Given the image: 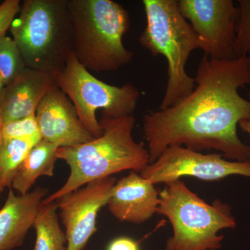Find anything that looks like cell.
<instances>
[{
	"mask_svg": "<svg viewBox=\"0 0 250 250\" xmlns=\"http://www.w3.org/2000/svg\"><path fill=\"white\" fill-rule=\"evenodd\" d=\"M9 30L26 67L56 76L72 53L68 0H24Z\"/></svg>",
	"mask_w": 250,
	"mask_h": 250,
	"instance_id": "5b68a950",
	"label": "cell"
},
{
	"mask_svg": "<svg viewBox=\"0 0 250 250\" xmlns=\"http://www.w3.org/2000/svg\"><path fill=\"white\" fill-rule=\"evenodd\" d=\"M140 175L153 185L167 184L182 177H193L207 182L231 175L250 178V161L228 160L222 154H202L180 146L166 148Z\"/></svg>",
	"mask_w": 250,
	"mask_h": 250,
	"instance_id": "ba28073f",
	"label": "cell"
},
{
	"mask_svg": "<svg viewBox=\"0 0 250 250\" xmlns=\"http://www.w3.org/2000/svg\"><path fill=\"white\" fill-rule=\"evenodd\" d=\"M20 0H5L0 4V38L5 36L21 10Z\"/></svg>",
	"mask_w": 250,
	"mask_h": 250,
	"instance_id": "44dd1931",
	"label": "cell"
},
{
	"mask_svg": "<svg viewBox=\"0 0 250 250\" xmlns=\"http://www.w3.org/2000/svg\"><path fill=\"white\" fill-rule=\"evenodd\" d=\"M117 182L114 177L93 181L57 200L65 228L67 250H82L96 231L98 213L107 205Z\"/></svg>",
	"mask_w": 250,
	"mask_h": 250,
	"instance_id": "30bf717a",
	"label": "cell"
},
{
	"mask_svg": "<svg viewBox=\"0 0 250 250\" xmlns=\"http://www.w3.org/2000/svg\"><path fill=\"white\" fill-rule=\"evenodd\" d=\"M248 97H249V98L250 99V90L249 91V93L248 94Z\"/></svg>",
	"mask_w": 250,
	"mask_h": 250,
	"instance_id": "484cf974",
	"label": "cell"
},
{
	"mask_svg": "<svg viewBox=\"0 0 250 250\" xmlns=\"http://www.w3.org/2000/svg\"><path fill=\"white\" fill-rule=\"evenodd\" d=\"M47 192V188L39 187L25 195H17L9 189L0 208V250H13L22 246L28 231L34 228Z\"/></svg>",
	"mask_w": 250,
	"mask_h": 250,
	"instance_id": "5bb4252c",
	"label": "cell"
},
{
	"mask_svg": "<svg viewBox=\"0 0 250 250\" xmlns=\"http://www.w3.org/2000/svg\"><path fill=\"white\" fill-rule=\"evenodd\" d=\"M21 51L12 38H0V75L5 85L16 80L26 68Z\"/></svg>",
	"mask_w": 250,
	"mask_h": 250,
	"instance_id": "ac0fdd59",
	"label": "cell"
},
{
	"mask_svg": "<svg viewBox=\"0 0 250 250\" xmlns=\"http://www.w3.org/2000/svg\"><path fill=\"white\" fill-rule=\"evenodd\" d=\"M240 16L233 52L236 57L250 58V0H239Z\"/></svg>",
	"mask_w": 250,
	"mask_h": 250,
	"instance_id": "ffe728a7",
	"label": "cell"
},
{
	"mask_svg": "<svg viewBox=\"0 0 250 250\" xmlns=\"http://www.w3.org/2000/svg\"><path fill=\"white\" fill-rule=\"evenodd\" d=\"M57 86L73 104L85 129L98 138L103 131L96 117L119 118L132 116L141 92L132 83L112 85L98 80L77 61L73 52L68 57L63 70L54 76Z\"/></svg>",
	"mask_w": 250,
	"mask_h": 250,
	"instance_id": "52a82bcc",
	"label": "cell"
},
{
	"mask_svg": "<svg viewBox=\"0 0 250 250\" xmlns=\"http://www.w3.org/2000/svg\"><path fill=\"white\" fill-rule=\"evenodd\" d=\"M5 87H6V85H4L2 78H1V75H0V103H1L3 95H4Z\"/></svg>",
	"mask_w": 250,
	"mask_h": 250,
	"instance_id": "cb8c5ba5",
	"label": "cell"
},
{
	"mask_svg": "<svg viewBox=\"0 0 250 250\" xmlns=\"http://www.w3.org/2000/svg\"><path fill=\"white\" fill-rule=\"evenodd\" d=\"M103 135L89 142L70 147H58L59 159L70 167L66 182L57 191L46 197L41 205L57 201L85 184L112 177L125 170L141 172L149 164L147 149L133 137L134 116L110 118L102 116Z\"/></svg>",
	"mask_w": 250,
	"mask_h": 250,
	"instance_id": "7a4b0ae2",
	"label": "cell"
},
{
	"mask_svg": "<svg viewBox=\"0 0 250 250\" xmlns=\"http://www.w3.org/2000/svg\"><path fill=\"white\" fill-rule=\"evenodd\" d=\"M147 25L139 42L153 56L165 57L167 81L159 109L164 110L187 98L195 87L186 71L194 50L200 49L196 33L181 14L177 0H143Z\"/></svg>",
	"mask_w": 250,
	"mask_h": 250,
	"instance_id": "277c9868",
	"label": "cell"
},
{
	"mask_svg": "<svg viewBox=\"0 0 250 250\" xmlns=\"http://www.w3.org/2000/svg\"><path fill=\"white\" fill-rule=\"evenodd\" d=\"M106 250H140L139 243L129 237H119L109 243Z\"/></svg>",
	"mask_w": 250,
	"mask_h": 250,
	"instance_id": "7402d4cb",
	"label": "cell"
},
{
	"mask_svg": "<svg viewBox=\"0 0 250 250\" xmlns=\"http://www.w3.org/2000/svg\"><path fill=\"white\" fill-rule=\"evenodd\" d=\"M159 205V193L154 185L135 171L116 182L107 203L117 220L137 225L152 218Z\"/></svg>",
	"mask_w": 250,
	"mask_h": 250,
	"instance_id": "7c38bea8",
	"label": "cell"
},
{
	"mask_svg": "<svg viewBox=\"0 0 250 250\" xmlns=\"http://www.w3.org/2000/svg\"><path fill=\"white\" fill-rule=\"evenodd\" d=\"M56 87L58 86L53 75L26 67L16 80L5 87L0 103L3 124L36 114L42 99Z\"/></svg>",
	"mask_w": 250,
	"mask_h": 250,
	"instance_id": "4fadbf2b",
	"label": "cell"
},
{
	"mask_svg": "<svg viewBox=\"0 0 250 250\" xmlns=\"http://www.w3.org/2000/svg\"><path fill=\"white\" fill-rule=\"evenodd\" d=\"M2 121H1V116H0V143L3 141L2 138Z\"/></svg>",
	"mask_w": 250,
	"mask_h": 250,
	"instance_id": "d4e9b609",
	"label": "cell"
},
{
	"mask_svg": "<svg viewBox=\"0 0 250 250\" xmlns=\"http://www.w3.org/2000/svg\"><path fill=\"white\" fill-rule=\"evenodd\" d=\"M36 116L42 139L59 147L83 144L94 139L81 122L73 104L59 87L44 97Z\"/></svg>",
	"mask_w": 250,
	"mask_h": 250,
	"instance_id": "8fae6325",
	"label": "cell"
},
{
	"mask_svg": "<svg viewBox=\"0 0 250 250\" xmlns=\"http://www.w3.org/2000/svg\"><path fill=\"white\" fill-rule=\"evenodd\" d=\"M35 145L23 140H3L0 143V192L11 188L20 166Z\"/></svg>",
	"mask_w": 250,
	"mask_h": 250,
	"instance_id": "e0dca14e",
	"label": "cell"
},
{
	"mask_svg": "<svg viewBox=\"0 0 250 250\" xmlns=\"http://www.w3.org/2000/svg\"><path fill=\"white\" fill-rule=\"evenodd\" d=\"M57 202L41 205L34 228L36 233L34 250H67V238L59 221Z\"/></svg>",
	"mask_w": 250,
	"mask_h": 250,
	"instance_id": "2e32d148",
	"label": "cell"
},
{
	"mask_svg": "<svg viewBox=\"0 0 250 250\" xmlns=\"http://www.w3.org/2000/svg\"><path fill=\"white\" fill-rule=\"evenodd\" d=\"M194 80L196 85L187 98L143 116L149 164L173 146L215 149L228 160L250 161V146L237 133L240 122L250 121V101L239 94L250 84V57L218 60L204 55Z\"/></svg>",
	"mask_w": 250,
	"mask_h": 250,
	"instance_id": "6da1fadb",
	"label": "cell"
},
{
	"mask_svg": "<svg viewBox=\"0 0 250 250\" xmlns=\"http://www.w3.org/2000/svg\"><path fill=\"white\" fill-rule=\"evenodd\" d=\"M156 213L168 219L173 229L166 250H218L224 239L219 231L236 228L229 205L218 199L207 203L181 179L166 184L159 192Z\"/></svg>",
	"mask_w": 250,
	"mask_h": 250,
	"instance_id": "8992f818",
	"label": "cell"
},
{
	"mask_svg": "<svg viewBox=\"0 0 250 250\" xmlns=\"http://www.w3.org/2000/svg\"><path fill=\"white\" fill-rule=\"evenodd\" d=\"M58 147L44 139L36 144L20 166L11 188L20 195H25L39 177H53L56 162L59 159Z\"/></svg>",
	"mask_w": 250,
	"mask_h": 250,
	"instance_id": "9a60e30c",
	"label": "cell"
},
{
	"mask_svg": "<svg viewBox=\"0 0 250 250\" xmlns=\"http://www.w3.org/2000/svg\"><path fill=\"white\" fill-rule=\"evenodd\" d=\"M2 138L3 140H23L37 144L42 137L36 114L4 123Z\"/></svg>",
	"mask_w": 250,
	"mask_h": 250,
	"instance_id": "d6986e66",
	"label": "cell"
},
{
	"mask_svg": "<svg viewBox=\"0 0 250 250\" xmlns=\"http://www.w3.org/2000/svg\"><path fill=\"white\" fill-rule=\"evenodd\" d=\"M72 52L89 72H113L132 61L125 47L129 12L112 0H68Z\"/></svg>",
	"mask_w": 250,
	"mask_h": 250,
	"instance_id": "3957f363",
	"label": "cell"
},
{
	"mask_svg": "<svg viewBox=\"0 0 250 250\" xmlns=\"http://www.w3.org/2000/svg\"><path fill=\"white\" fill-rule=\"evenodd\" d=\"M238 125H239L242 131L247 133L250 136V121H243L240 122Z\"/></svg>",
	"mask_w": 250,
	"mask_h": 250,
	"instance_id": "603a6c76",
	"label": "cell"
},
{
	"mask_svg": "<svg viewBox=\"0 0 250 250\" xmlns=\"http://www.w3.org/2000/svg\"><path fill=\"white\" fill-rule=\"evenodd\" d=\"M205 55L218 60L236 58L233 52L240 11L232 0H179Z\"/></svg>",
	"mask_w": 250,
	"mask_h": 250,
	"instance_id": "9c48e42d",
	"label": "cell"
}]
</instances>
